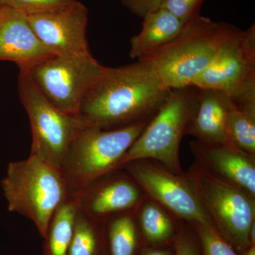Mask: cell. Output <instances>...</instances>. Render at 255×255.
<instances>
[{
	"mask_svg": "<svg viewBox=\"0 0 255 255\" xmlns=\"http://www.w3.org/2000/svg\"><path fill=\"white\" fill-rule=\"evenodd\" d=\"M171 91L140 60L117 68L105 67L85 97L79 115L90 127L119 128L150 120Z\"/></svg>",
	"mask_w": 255,
	"mask_h": 255,
	"instance_id": "obj_1",
	"label": "cell"
},
{
	"mask_svg": "<svg viewBox=\"0 0 255 255\" xmlns=\"http://www.w3.org/2000/svg\"><path fill=\"white\" fill-rule=\"evenodd\" d=\"M239 28L199 16L186 21L175 38L152 54L137 60L150 67L166 87L191 86L209 67L223 45Z\"/></svg>",
	"mask_w": 255,
	"mask_h": 255,
	"instance_id": "obj_2",
	"label": "cell"
},
{
	"mask_svg": "<svg viewBox=\"0 0 255 255\" xmlns=\"http://www.w3.org/2000/svg\"><path fill=\"white\" fill-rule=\"evenodd\" d=\"M1 187L8 211L31 221L43 238L56 210L71 197L61 169L32 155L8 164Z\"/></svg>",
	"mask_w": 255,
	"mask_h": 255,
	"instance_id": "obj_3",
	"label": "cell"
},
{
	"mask_svg": "<svg viewBox=\"0 0 255 255\" xmlns=\"http://www.w3.org/2000/svg\"><path fill=\"white\" fill-rule=\"evenodd\" d=\"M194 86L173 89L120 162L119 168L138 159L157 161L174 173L184 174L179 149L188 135L199 101Z\"/></svg>",
	"mask_w": 255,
	"mask_h": 255,
	"instance_id": "obj_4",
	"label": "cell"
},
{
	"mask_svg": "<svg viewBox=\"0 0 255 255\" xmlns=\"http://www.w3.org/2000/svg\"><path fill=\"white\" fill-rule=\"evenodd\" d=\"M150 121L113 130L90 126L85 128L74 141L61 167L70 196L120 169L121 160Z\"/></svg>",
	"mask_w": 255,
	"mask_h": 255,
	"instance_id": "obj_5",
	"label": "cell"
},
{
	"mask_svg": "<svg viewBox=\"0 0 255 255\" xmlns=\"http://www.w3.org/2000/svg\"><path fill=\"white\" fill-rule=\"evenodd\" d=\"M201 204L223 238L241 255L251 246L255 197L194 163L185 172Z\"/></svg>",
	"mask_w": 255,
	"mask_h": 255,
	"instance_id": "obj_6",
	"label": "cell"
},
{
	"mask_svg": "<svg viewBox=\"0 0 255 255\" xmlns=\"http://www.w3.org/2000/svg\"><path fill=\"white\" fill-rule=\"evenodd\" d=\"M18 90L31 126L30 155L61 169L75 139L89 125L79 114L65 113L52 105L23 70L18 73Z\"/></svg>",
	"mask_w": 255,
	"mask_h": 255,
	"instance_id": "obj_7",
	"label": "cell"
},
{
	"mask_svg": "<svg viewBox=\"0 0 255 255\" xmlns=\"http://www.w3.org/2000/svg\"><path fill=\"white\" fill-rule=\"evenodd\" d=\"M219 90L238 109L255 108V25L238 29L191 84Z\"/></svg>",
	"mask_w": 255,
	"mask_h": 255,
	"instance_id": "obj_8",
	"label": "cell"
},
{
	"mask_svg": "<svg viewBox=\"0 0 255 255\" xmlns=\"http://www.w3.org/2000/svg\"><path fill=\"white\" fill-rule=\"evenodd\" d=\"M105 67L87 55H52L23 70L42 95L58 110L79 114L90 90Z\"/></svg>",
	"mask_w": 255,
	"mask_h": 255,
	"instance_id": "obj_9",
	"label": "cell"
},
{
	"mask_svg": "<svg viewBox=\"0 0 255 255\" xmlns=\"http://www.w3.org/2000/svg\"><path fill=\"white\" fill-rule=\"evenodd\" d=\"M122 168L146 195L176 219L188 223L213 224L185 172L179 175L149 159L131 161L124 164Z\"/></svg>",
	"mask_w": 255,
	"mask_h": 255,
	"instance_id": "obj_10",
	"label": "cell"
},
{
	"mask_svg": "<svg viewBox=\"0 0 255 255\" xmlns=\"http://www.w3.org/2000/svg\"><path fill=\"white\" fill-rule=\"evenodd\" d=\"M28 18L38 39L53 55L91 53L87 37L88 9L83 3L75 0Z\"/></svg>",
	"mask_w": 255,
	"mask_h": 255,
	"instance_id": "obj_11",
	"label": "cell"
},
{
	"mask_svg": "<svg viewBox=\"0 0 255 255\" xmlns=\"http://www.w3.org/2000/svg\"><path fill=\"white\" fill-rule=\"evenodd\" d=\"M145 196L141 188L122 168L100 178L71 197L82 212L104 223L117 215L135 211Z\"/></svg>",
	"mask_w": 255,
	"mask_h": 255,
	"instance_id": "obj_12",
	"label": "cell"
},
{
	"mask_svg": "<svg viewBox=\"0 0 255 255\" xmlns=\"http://www.w3.org/2000/svg\"><path fill=\"white\" fill-rule=\"evenodd\" d=\"M195 163L221 180L255 197V155L236 145L189 142Z\"/></svg>",
	"mask_w": 255,
	"mask_h": 255,
	"instance_id": "obj_13",
	"label": "cell"
},
{
	"mask_svg": "<svg viewBox=\"0 0 255 255\" xmlns=\"http://www.w3.org/2000/svg\"><path fill=\"white\" fill-rule=\"evenodd\" d=\"M53 55L32 28L28 15L1 6L0 9V61L16 63L26 69Z\"/></svg>",
	"mask_w": 255,
	"mask_h": 255,
	"instance_id": "obj_14",
	"label": "cell"
},
{
	"mask_svg": "<svg viewBox=\"0 0 255 255\" xmlns=\"http://www.w3.org/2000/svg\"><path fill=\"white\" fill-rule=\"evenodd\" d=\"M235 107L233 101L222 92L199 89L197 108L188 135L206 143L235 145L228 128V117Z\"/></svg>",
	"mask_w": 255,
	"mask_h": 255,
	"instance_id": "obj_15",
	"label": "cell"
},
{
	"mask_svg": "<svg viewBox=\"0 0 255 255\" xmlns=\"http://www.w3.org/2000/svg\"><path fill=\"white\" fill-rule=\"evenodd\" d=\"M141 31L130 40L129 56L140 60L148 56L182 31L184 21L159 8L144 16Z\"/></svg>",
	"mask_w": 255,
	"mask_h": 255,
	"instance_id": "obj_16",
	"label": "cell"
},
{
	"mask_svg": "<svg viewBox=\"0 0 255 255\" xmlns=\"http://www.w3.org/2000/svg\"><path fill=\"white\" fill-rule=\"evenodd\" d=\"M145 246L172 245L179 220L146 195L135 211Z\"/></svg>",
	"mask_w": 255,
	"mask_h": 255,
	"instance_id": "obj_17",
	"label": "cell"
},
{
	"mask_svg": "<svg viewBox=\"0 0 255 255\" xmlns=\"http://www.w3.org/2000/svg\"><path fill=\"white\" fill-rule=\"evenodd\" d=\"M103 224L107 255H139L145 248L135 211L114 216Z\"/></svg>",
	"mask_w": 255,
	"mask_h": 255,
	"instance_id": "obj_18",
	"label": "cell"
},
{
	"mask_svg": "<svg viewBox=\"0 0 255 255\" xmlns=\"http://www.w3.org/2000/svg\"><path fill=\"white\" fill-rule=\"evenodd\" d=\"M78 211V206L72 197L56 210L43 238V255H68Z\"/></svg>",
	"mask_w": 255,
	"mask_h": 255,
	"instance_id": "obj_19",
	"label": "cell"
},
{
	"mask_svg": "<svg viewBox=\"0 0 255 255\" xmlns=\"http://www.w3.org/2000/svg\"><path fill=\"white\" fill-rule=\"evenodd\" d=\"M68 255H107L103 223L78 209Z\"/></svg>",
	"mask_w": 255,
	"mask_h": 255,
	"instance_id": "obj_20",
	"label": "cell"
},
{
	"mask_svg": "<svg viewBox=\"0 0 255 255\" xmlns=\"http://www.w3.org/2000/svg\"><path fill=\"white\" fill-rule=\"evenodd\" d=\"M228 128L235 145L255 155V108L235 107L228 117Z\"/></svg>",
	"mask_w": 255,
	"mask_h": 255,
	"instance_id": "obj_21",
	"label": "cell"
},
{
	"mask_svg": "<svg viewBox=\"0 0 255 255\" xmlns=\"http://www.w3.org/2000/svg\"><path fill=\"white\" fill-rule=\"evenodd\" d=\"M189 224L197 236L203 255H241L223 238L211 223Z\"/></svg>",
	"mask_w": 255,
	"mask_h": 255,
	"instance_id": "obj_22",
	"label": "cell"
},
{
	"mask_svg": "<svg viewBox=\"0 0 255 255\" xmlns=\"http://www.w3.org/2000/svg\"><path fill=\"white\" fill-rule=\"evenodd\" d=\"M172 246L175 255H201L200 243L190 225L179 221Z\"/></svg>",
	"mask_w": 255,
	"mask_h": 255,
	"instance_id": "obj_23",
	"label": "cell"
},
{
	"mask_svg": "<svg viewBox=\"0 0 255 255\" xmlns=\"http://www.w3.org/2000/svg\"><path fill=\"white\" fill-rule=\"evenodd\" d=\"M74 1L75 0H0V3L1 6L31 15L55 9Z\"/></svg>",
	"mask_w": 255,
	"mask_h": 255,
	"instance_id": "obj_24",
	"label": "cell"
},
{
	"mask_svg": "<svg viewBox=\"0 0 255 255\" xmlns=\"http://www.w3.org/2000/svg\"><path fill=\"white\" fill-rule=\"evenodd\" d=\"M205 0H163L159 8L168 11L182 21H189L201 15L200 11Z\"/></svg>",
	"mask_w": 255,
	"mask_h": 255,
	"instance_id": "obj_25",
	"label": "cell"
},
{
	"mask_svg": "<svg viewBox=\"0 0 255 255\" xmlns=\"http://www.w3.org/2000/svg\"><path fill=\"white\" fill-rule=\"evenodd\" d=\"M163 0H121L122 5L140 18L159 9Z\"/></svg>",
	"mask_w": 255,
	"mask_h": 255,
	"instance_id": "obj_26",
	"label": "cell"
},
{
	"mask_svg": "<svg viewBox=\"0 0 255 255\" xmlns=\"http://www.w3.org/2000/svg\"><path fill=\"white\" fill-rule=\"evenodd\" d=\"M139 255H175L172 245L145 246Z\"/></svg>",
	"mask_w": 255,
	"mask_h": 255,
	"instance_id": "obj_27",
	"label": "cell"
},
{
	"mask_svg": "<svg viewBox=\"0 0 255 255\" xmlns=\"http://www.w3.org/2000/svg\"><path fill=\"white\" fill-rule=\"evenodd\" d=\"M241 255H255V246H250Z\"/></svg>",
	"mask_w": 255,
	"mask_h": 255,
	"instance_id": "obj_28",
	"label": "cell"
},
{
	"mask_svg": "<svg viewBox=\"0 0 255 255\" xmlns=\"http://www.w3.org/2000/svg\"><path fill=\"white\" fill-rule=\"evenodd\" d=\"M1 3H0V9H1Z\"/></svg>",
	"mask_w": 255,
	"mask_h": 255,
	"instance_id": "obj_29",
	"label": "cell"
}]
</instances>
